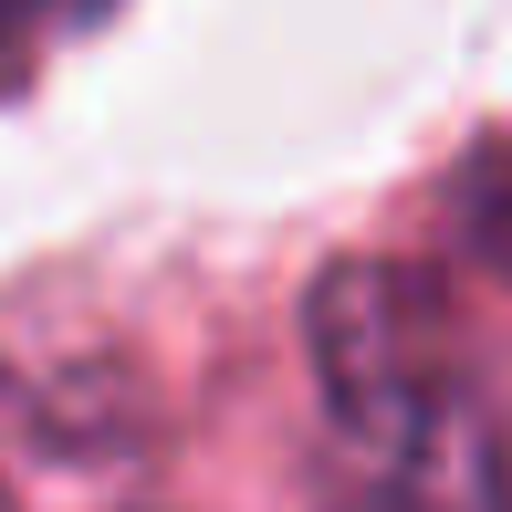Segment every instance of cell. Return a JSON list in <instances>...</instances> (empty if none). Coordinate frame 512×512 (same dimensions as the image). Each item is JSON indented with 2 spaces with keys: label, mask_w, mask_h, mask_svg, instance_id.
Listing matches in <instances>:
<instances>
[{
  "label": "cell",
  "mask_w": 512,
  "mask_h": 512,
  "mask_svg": "<svg viewBox=\"0 0 512 512\" xmlns=\"http://www.w3.org/2000/svg\"><path fill=\"white\" fill-rule=\"evenodd\" d=\"M314 377L335 512H512L502 439L460 366L439 356V304L398 262H345L314 293Z\"/></svg>",
  "instance_id": "cell-1"
}]
</instances>
